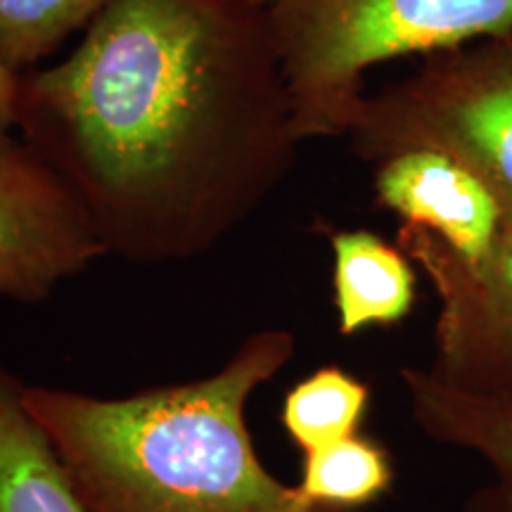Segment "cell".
Returning a JSON list of instances; mask_svg holds the SVG:
<instances>
[{"label": "cell", "instance_id": "8fae6325", "mask_svg": "<svg viewBox=\"0 0 512 512\" xmlns=\"http://www.w3.org/2000/svg\"><path fill=\"white\" fill-rule=\"evenodd\" d=\"M370 401L368 387L347 370L320 368L287 392L283 427L304 453L354 437Z\"/></svg>", "mask_w": 512, "mask_h": 512}, {"label": "cell", "instance_id": "7a4b0ae2", "mask_svg": "<svg viewBox=\"0 0 512 512\" xmlns=\"http://www.w3.org/2000/svg\"><path fill=\"white\" fill-rule=\"evenodd\" d=\"M292 332H252L211 375L95 396L24 384V406L83 512H349L306 501L256 456L254 392L292 361Z\"/></svg>", "mask_w": 512, "mask_h": 512}, {"label": "cell", "instance_id": "8992f818", "mask_svg": "<svg viewBox=\"0 0 512 512\" xmlns=\"http://www.w3.org/2000/svg\"><path fill=\"white\" fill-rule=\"evenodd\" d=\"M98 235L34 147L0 150V297L38 304L102 259Z\"/></svg>", "mask_w": 512, "mask_h": 512}, {"label": "cell", "instance_id": "5b68a950", "mask_svg": "<svg viewBox=\"0 0 512 512\" xmlns=\"http://www.w3.org/2000/svg\"><path fill=\"white\" fill-rule=\"evenodd\" d=\"M439 297L430 373L463 392L512 406V221L479 264L460 259L430 230L401 226L399 242Z\"/></svg>", "mask_w": 512, "mask_h": 512}, {"label": "cell", "instance_id": "5bb4252c", "mask_svg": "<svg viewBox=\"0 0 512 512\" xmlns=\"http://www.w3.org/2000/svg\"><path fill=\"white\" fill-rule=\"evenodd\" d=\"M19 76L0 62V150L15 138L19 117Z\"/></svg>", "mask_w": 512, "mask_h": 512}, {"label": "cell", "instance_id": "277c9868", "mask_svg": "<svg viewBox=\"0 0 512 512\" xmlns=\"http://www.w3.org/2000/svg\"><path fill=\"white\" fill-rule=\"evenodd\" d=\"M347 138L370 164L406 150L458 159L512 221V34L425 57L415 74L363 98Z\"/></svg>", "mask_w": 512, "mask_h": 512}, {"label": "cell", "instance_id": "52a82bcc", "mask_svg": "<svg viewBox=\"0 0 512 512\" xmlns=\"http://www.w3.org/2000/svg\"><path fill=\"white\" fill-rule=\"evenodd\" d=\"M373 166L375 200L399 216L401 226L430 230L470 264L494 252L508 221L505 211L458 159L437 150H406Z\"/></svg>", "mask_w": 512, "mask_h": 512}, {"label": "cell", "instance_id": "3957f363", "mask_svg": "<svg viewBox=\"0 0 512 512\" xmlns=\"http://www.w3.org/2000/svg\"><path fill=\"white\" fill-rule=\"evenodd\" d=\"M273 43L299 140L347 136L366 76L512 34V0H275Z\"/></svg>", "mask_w": 512, "mask_h": 512}, {"label": "cell", "instance_id": "4fadbf2b", "mask_svg": "<svg viewBox=\"0 0 512 512\" xmlns=\"http://www.w3.org/2000/svg\"><path fill=\"white\" fill-rule=\"evenodd\" d=\"M112 0H0V62L15 74L53 55L88 29Z\"/></svg>", "mask_w": 512, "mask_h": 512}, {"label": "cell", "instance_id": "ba28073f", "mask_svg": "<svg viewBox=\"0 0 512 512\" xmlns=\"http://www.w3.org/2000/svg\"><path fill=\"white\" fill-rule=\"evenodd\" d=\"M401 382L427 437L475 453L496 475L467 512H512V406L451 387L427 368H403Z\"/></svg>", "mask_w": 512, "mask_h": 512}, {"label": "cell", "instance_id": "9c48e42d", "mask_svg": "<svg viewBox=\"0 0 512 512\" xmlns=\"http://www.w3.org/2000/svg\"><path fill=\"white\" fill-rule=\"evenodd\" d=\"M332 299L337 328L354 337L368 328H389L413 311L418 275L399 245L370 230H330Z\"/></svg>", "mask_w": 512, "mask_h": 512}, {"label": "cell", "instance_id": "9a60e30c", "mask_svg": "<svg viewBox=\"0 0 512 512\" xmlns=\"http://www.w3.org/2000/svg\"><path fill=\"white\" fill-rule=\"evenodd\" d=\"M240 3H245V5H252V8L268 10V8H271V5L275 3V0H240Z\"/></svg>", "mask_w": 512, "mask_h": 512}, {"label": "cell", "instance_id": "6da1fadb", "mask_svg": "<svg viewBox=\"0 0 512 512\" xmlns=\"http://www.w3.org/2000/svg\"><path fill=\"white\" fill-rule=\"evenodd\" d=\"M17 131L133 264L219 247L302 145L268 10L240 0H112L64 60L19 76Z\"/></svg>", "mask_w": 512, "mask_h": 512}, {"label": "cell", "instance_id": "30bf717a", "mask_svg": "<svg viewBox=\"0 0 512 512\" xmlns=\"http://www.w3.org/2000/svg\"><path fill=\"white\" fill-rule=\"evenodd\" d=\"M24 384L0 366V512H83L24 406Z\"/></svg>", "mask_w": 512, "mask_h": 512}, {"label": "cell", "instance_id": "7c38bea8", "mask_svg": "<svg viewBox=\"0 0 512 512\" xmlns=\"http://www.w3.org/2000/svg\"><path fill=\"white\" fill-rule=\"evenodd\" d=\"M394 482L389 453L373 439L354 437L306 453L299 482L306 501L335 510H354L387 494Z\"/></svg>", "mask_w": 512, "mask_h": 512}]
</instances>
